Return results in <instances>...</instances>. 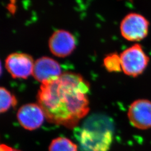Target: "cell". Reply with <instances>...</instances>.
Here are the masks:
<instances>
[{"label":"cell","mask_w":151,"mask_h":151,"mask_svg":"<svg viewBox=\"0 0 151 151\" xmlns=\"http://www.w3.org/2000/svg\"><path fill=\"white\" fill-rule=\"evenodd\" d=\"M89 91L80 75L65 72L42 83L37 99L49 123L71 129L89 112Z\"/></svg>","instance_id":"6da1fadb"},{"label":"cell","mask_w":151,"mask_h":151,"mask_svg":"<svg viewBox=\"0 0 151 151\" xmlns=\"http://www.w3.org/2000/svg\"><path fill=\"white\" fill-rule=\"evenodd\" d=\"M77 138L84 151H108L113 134L111 127L105 118L93 116L82 126Z\"/></svg>","instance_id":"7a4b0ae2"},{"label":"cell","mask_w":151,"mask_h":151,"mask_svg":"<svg viewBox=\"0 0 151 151\" xmlns=\"http://www.w3.org/2000/svg\"><path fill=\"white\" fill-rule=\"evenodd\" d=\"M122 69L124 73L133 77L146 70L150 58L139 44H135L125 49L120 55Z\"/></svg>","instance_id":"3957f363"},{"label":"cell","mask_w":151,"mask_h":151,"mask_svg":"<svg viewBox=\"0 0 151 151\" xmlns=\"http://www.w3.org/2000/svg\"><path fill=\"white\" fill-rule=\"evenodd\" d=\"M150 22L138 13L132 12L125 16L120 24L122 37L130 42H140L147 37Z\"/></svg>","instance_id":"277c9868"},{"label":"cell","mask_w":151,"mask_h":151,"mask_svg":"<svg viewBox=\"0 0 151 151\" xmlns=\"http://www.w3.org/2000/svg\"><path fill=\"white\" fill-rule=\"evenodd\" d=\"M130 124L140 130L151 128V101L147 99H138L130 105L128 111Z\"/></svg>","instance_id":"5b68a950"},{"label":"cell","mask_w":151,"mask_h":151,"mask_svg":"<svg viewBox=\"0 0 151 151\" xmlns=\"http://www.w3.org/2000/svg\"><path fill=\"white\" fill-rule=\"evenodd\" d=\"M6 68L13 78L26 79L32 74L34 62L27 54L14 53L6 59Z\"/></svg>","instance_id":"8992f818"},{"label":"cell","mask_w":151,"mask_h":151,"mask_svg":"<svg viewBox=\"0 0 151 151\" xmlns=\"http://www.w3.org/2000/svg\"><path fill=\"white\" fill-rule=\"evenodd\" d=\"M45 118L43 109L36 104H28L22 106L17 111L19 123L25 129L34 130L43 123Z\"/></svg>","instance_id":"52a82bcc"},{"label":"cell","mask_w":151,"mask_h":151,"mask_svg":"<svg viewBox=\"0 0 151 151\" xmlns=\"http://www.w3.org/2000/svg\"><path fill=\"white\" fill-rule=\"evenodd\" d=\"M76 39L70 32L64 30H57L49 41L50 52L58 57H65L72 53L76 48Z\"/></svg>","instance_id":"ba28073f"},{"label":"cell","mask_w":151,"mask_h":151,"mask_svg":"<svg viewBox=\"0 0 151 151\" xmlns=\"http://www.w3.org/2000/svg\"><path fill=\"white\" fill-rule=\"evenodd\" d=\"M62 74L60 64L51 58L43 57L34 62L32 76L42 83L56 78Z\"/></svg>","instance_id":"9c48e42d"},{"label":"cell","mask_w":151,"mask_h":151,"mask_svg":"<svg viewBox=\"0 0 151 151\" xmlns=\"http://www.w3.org/2000/svg\"><path fill=\"white\" fill-rule=\"evenodd\" d=\"M77 146L69 139L58 137L52 140L49 151H77Z\"/></svg>","instance_id":"30bf717a"},{"label":"cell","mask_w":151,"mask_h":151,"mask_svg":"<svg viewBox=\"0 0 151 151\" xmlns=\"http://www.w3.org/2000/svg\"><path fill=\"white\" fill-rule=\"evenodd\" d=\"M0 111L1 113L7 111L11 107L15 106L17 103L15 96L3 87H1L0 89Z\"/></svg>","instance_id":"8fae6325"},{"label":"cell","mask_w":151,"mask_h":151,"mask_svg":"<svg viewBox=\"0 0 151 151\" xmlns=\"http://www.w3.org/2000/svg\"><path fill=\"white\" fill-rule=\"evenodd\" d=\"M104 65L109 72H119L122 70L120 57L116 53L106 55L104 60Z\"/></svg>","instance_id":"7c38bea8"},{"label":"cell","mask_w":151,"mask_h":151,"mask_svg":"<svg viewBox=\"0 0 151 151\" xmlns=\"http://www.w3.org/2000/svg\"><path fill=\"white\" fill-rule=\"evenodd\" d=\"M0 151H21L15 148H13L10 146H7L6 145H1L0 147Z\"/></svg>","instance_id":"4fadbf2b"}]
</instances>
